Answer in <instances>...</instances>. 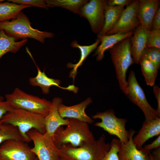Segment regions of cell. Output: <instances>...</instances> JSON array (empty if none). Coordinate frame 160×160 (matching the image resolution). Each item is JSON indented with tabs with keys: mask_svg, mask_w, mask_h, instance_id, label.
I'll list each match as a JSON object with an SVG mask.
<instances>
[{
	"mask_svg": "<svg viewBox=\"0 0 160 160\" xmlns=\"http://www.w3.org/2000/svg\"><path fill=\"white\" fill-rule=\"evenodd\" d=\"M68 119L65 128L60 127L53 136V141L58 148L63 146L77 148L95 140L88 123L74 119Z\"/></svg>",
	"mask_w": 160,
	"mask_h": 160,
	"instance_id": "obj_1",
	"label": "cell"
},
{
	"mask_svg": "<svg viewBox=\"0 0 160 160\" xmlns=\"http://www.w3.org/2000/svg\"><path fill=\"white\" fill-rule=\"evenodd\" d=\"M110 143L104 135L97 140L77 148L63 146L58 148L60 160H102L109 151Z\"/></svg>",
	"mask_w": 160,
	"mask_h": 160,
	"instance_id": "obj_2",
	"label": "cell"
},
{
	"mask_svg": "<svg viewBox=\"0 0 160 160\" xmlns=\"http://www.w3.org/2000/svg\"><path fill=\"white\" fill-rule=\"evenodd\" d=\"M0 121L17 127L28 143L31 141L27 134L31 129H34L43 134L46 132L44 117L25 110L13 108Z\"/></svg>",
	"mask_w": 160,
	"mask_h": 160,
	"instance_id": "obj_3",
	"label": "cell"
},
{
	"mask_svg": "<svg viewBox=\"0 0 160 160\" xmlns=\"http://www.w3.org/2000/svg\"><path fill=\"white\" fill-rule=\"evenodd\" d=\"M0 29L3 30L7 35L17 40L29 38L44 43L45 39L54 37L53 33L41 31L33 28L28 18L22 11L15 18L10 21L0 22Z\"/></svg>",
	"mask_w": 160,
	"mask_h": 160,
	"instance_id": "obj_4",
	"label": "cell"
},
{
	"mask_svg": "<svg viewBox=\"0 0 160 160\" xmlns=\"http://www.w3.org/2000/svg\"><path fill=\"white\" fill-rule=\"evenodd\" d=\"M130 37L120 41L108 49L119 87L125 95L128 85L126 79L127 71L134 63L131 53Z\"/></svg>",
	"mask_w": 160,
	"mask_h": 160,
	"instance_id": "obj_5",
	"label": "cell"
},
{
	"mask_svg": "<svg viewBox=\"0 0 160 160\" xmlns=\"http://www.w3.org/2000/svg\"><path fill=\"white\" fill-rule=\"evenodd\" d=\"M5 97L13 108L25 110L44 117L49 113L51 105V101L27 93L18 87Z\"/></svg>",
	"mask_w": 160,
	"mask_h": 160,
	"instance_id": "obj_6",
	"label": "cell"
},
{
	"mask_svg": "<svg viewBox=\"0 0 160 160\" xmlns=\"http://www.w3.org/2000/svg\"><path fill=\"white\" fill-rule=\"evenodd\" d=\"M92 118L101 119V121L96 123L95 126L102 128L111 135L116 136L121 143H125L128 140L129 132L125 127L127 120L116 117L113 109L97 112Z\"/></svg>",
	"mask_w": 160,
	"mask_h": 160,
	"instance_id": "obj_7",
	"label": "cell"
},
{
	"mask_svg": "<svg viewBox=\"0 0 160 160\" xmlns=\"http://www.w3.org/2000/svg\"><path fill=\"white\" fill-rule=\"evenodd\" d=\"M128 85L125 95L128 98L143 111L146 122L160 117L156 110L148 103L143 89L138 82L134 71L131 70L127 80Z\"/></svg>",
	"mask_w": 160,
	"mask_h": 160,
	"instance_id": "obj_8",
	"label": "cell"
},
{
	"mask_svg": "<svg viewBox=\"0 0 160 160\" xmlns=\"http://www.w3.org/2000/svg\"><path fill=\"white\" fill-rule=\"evenodd\" d=\"M33 144L31 148L39 160H58L59 149L55 144L52 137L43 134L34 129L27 133Z\"/></svg>",
	"mask_w": 160,
	"mask_h": 160,
	"instance_id": "obj_9",
	"label": "cell"
},
{
	"mask_svg": "<svg viewBox=\"0 0 160 160\" xmlns=\"http://www.w3.org/2000/svg\"><path fill=\"white\" fill-rule=\"evenodd\" d=\"M82 5L78 14L88 21L92 32L98 34L102 30L105 20L104 12L107 0H91Z\"/></svg>",
	"mask_w": 160,
	"mask_h": 160,
	"instance_id": "obj_10",
	"label": "cell"
},
{
	"mask_svg": "<svg viewBox=\"0 0 160 160\" xmlns=\"http://www.w3.org/2000/svg\"><path fill=\"white\" fill-rule=\"evenodd\" d=\"M37 157L27 143L22 140L9 139L0 145V160H35Z\"/></svg>",
	"mask_w": 160,
	"mask_h": 160,
	"instance_id": "obj_11",
	"label": "cell"
},
{
	"mask_svg": "<svg viewBox=\"0 0 160 160\" xmlns=\"http://www.w3.org/2000/svg\"><path fill=\"white\" fill-rule=\"evenodd\" d=\"M139 0H134L124 9L117 23L105 35L126 33L134 31L140 24L137 17Z\"/></svg>",
	"mask_w": 160,
	"mask_h": 160,
	"instance_id": "obj_12",
	"label": "cell"
},
{
	"mask_svg": "<svg viewBox=\"0 0 160 160\" xmlns=\"http://www.w3.org/2000/svg\"><path fill=\"white\" fill-rule=\"evenodd\" d=\"M90 97L77 104L67 106L61 103L58 107V111L63 118H72L89 124L94 122V120L89 116L85 112L86 108L92 102Z\"/></svg>",
	"mask_w": 160,
	"mask_h": 160,
	"instance_id": "obj_13",
	"label": "cell"
},
{
	"mask_svg": "<svg viewBox=\"0 0 160 160\" xmlns=\"http://www.w3.org/2000/svg\"><path fill=\"white\" fill-rule=\"evenodd\" d=\"M62 103V99L60 97H56L53 99L49 113L44 117L46 128L44 134L52 138L59 127L63 125H67L68 123V118H62L59 113L58 107Z\"/></svg>",
	"mask_w": 160,
	"mask_h": 160,
	"instance_id": "obj_14",
	"label": "cell"
},
{
	"mask_svg": "<svg viewBox=\"0 0 160 160\" xmlns=\"http://www.w3.org/2000/svg\"><path fill=\"white\" fill-rule=\"evenodd\" d=\"M129 136L128 141L120 144L118 152L119 160H150L149 152L142 149H138L133 141V138L135 131L133 129L129 130Z\"/></svg>",
	"mask_w": 160,
	"mask_h": 160,
	"instance_id": "obj_15",
	"label": "cell"
},
{
	"mask_svg": "<svg viewBox=\"0 0 160 160\" xmlns=\"http://www.w3.org/2000/svg\"><path fill=\"white\" fill-rule=\"evenodd\" d=\"M159 0H139L137 17L140 24L151 31L153 19L159 7Z\"/></svg>",
	"mask_w": 160,
	"mask_h": 160,
	"instance_id": "obj_16",
	"label": "cell"
},
{
	"mask_svg": "<svg viewBox=\"0 0 160 160\" xmlns=\"http://www.w3.org/2000/svg\"><path fill=\"white\" fill-rule=\"evenodd\" d=\"M35 64L37 69V74L34 77L30 78L29 82L33 86L40 87L43 94H48L49 92L50 88L53 86L63 89L73 91L75 93L78 92V88L73 85H69L66 87H61L60 86L61 81L60 80L49 77L44 71H42L39 67Z\"/></svg>",
	"mask_w": 160,
	"mask_h": 160,
	"instance_id": "obj_17",
	"label": "cell"
},
{
	"mask_svg": "<svg viewBox=\"0 0 160 160\" xmlns=\"http://www.w3.org/2000/svg\"><path fill=\"white\" fill-rule=\"evenodd\" d=\"M150 31L141 24L134 31L130 41L131 55L134 63H140L142 54L146 48L147 39Z\"/></svg>",
	"mask_w": 160,
	"mask_h": 160,
	"instance_id": "obj_18",
	"label": "cell"
},
{
	"mask_svg": "<svg viewBox=\"0 0 160 160\" xmlns=\"http://www.w3.org/2000/svg\"><path fill=\"white\" fill-rule=\"evenodd\" d=\"M160 118H158L149 122L144 121L137 134L133 138V141L138 149L149 139L160 135Z\"/></svg>",
	"mask_w": 160,
	"mask_h": 160,
	"instance_id": "obj_19",
	"label": "cell"
},
{
	"mask_svg": "<svg viewBox=\"0 0 160 160\" xmlns=\"http://www.w3.org/2000/svg\"><path fill=\"white\" fill-rule=\"evenodd\" d=\"M134 31L127 33H117L113 34L106 35L97 34V39L100 41L101 44L96 48L93 56H96L97 61L101 60L103 58L105 51L109 49L117 43L123 39L131 37Z\"/></svg>",
	"mask_w": 160,
	"mask_h": 160,
	"instance_id": "obj_20",
	"label": "cell"
},
{
	"mask_svg": "<svg viewBox=\"0 0 160 160\" xmlns=\"http://www.w3.org/2000/svg\"><path fill=\"white\" fill-rule=\"evenodd\" d=\"M124 6H111L107 5L105 9V20L103 27L99 34L105 35L112 30L119 20Z\"/></svg>",
	"mask_w": 160,
	"mask_h": 160,
	"instance_id": "obj_21",
	"label": "cell"
},
{
	"mask_svg": "<svg viewBox=\"0 0 160 160\" xmlns=\"http://www.w3.org/2000/svg\"><path fill=\"white\" fill-rule=\"evenodd\" d=\"M100 42V40L98 39H96L95 42L89 45H81L79 44L76 40H74L71 42V46L73 48H79L81 54L80 59L76 63L74 64L68 63L67 65L68 68H72L70 73L69 77L72 78L73 81L77 73L78 68L82 65L88 55L97 48Z\"/></svg>",
	"mask_w": 160,
	"mask_h": 160,
	"instance_id": "obj_22",
	"label": "cell"
},
{
	"mask_svg": "<svg viewBox=\"0 0 160 160\" xmlns=\"http://www.w3.org/2000/svg\"><path fill=\"white\" fill-rule=\"evenodd\" d=\"M14 38L7 35L2 30L0 29V59L8 52L15 53L27 42V39L19 41Z\"/></svg>",
	"mask_w": 160,
	"mask_h": 160,
	"instance_id": "obj_23",
	"label": "cell"
},
{
	"mask_svg": "<svg viewBox=\"0 0 160 160\" xmlns=\"http://www.w3.org/2000/svg\"><path fill=\"white\" fill-rule=\"evenodd\" d=\"M0 1V22L15 18L21 10L31 7L9 1Z\"/></svg>",
	"mask_w": 160,
	"mask_h": 160,
	"instance_id": "obj_24",
	"label": "cell"
},
{
	"mask_svg": "<svg viewBox=\"0 0 160 160\" xmlns=\"http://www.w3.org/2000/svg\"><path fill=\"white\" fill-rule=\"evenodd\" d=\"M139 63L147 85L151 87L153 86L159 69L152 63L144 57H141Z\"/></svg>",
	"mask_w": 160,
	"mask_h": 160,
	"instance_id": "obj_25",
	"label": "cell"
},
{
	"mask_svg": "<svg viewBox=\"0 0 160 160\" xmlns=\"http://www.w3.org/2000/svg\"><path fill=\"white\" fill-rule=\"evenodd\" d=\"M89 1L87 0H46L48 7H60L78 14L80 7Z\"/></svg>",
	"mask_w": 160,
	"mask_h": 160,
	"instance_id": "obj_26",
	"label": "cell"
},
{
	"mask_svg": "<svg viewBox=\"0 0 160 160\" xmlns=\"http://www.w3.org/2000/svg\"><path fill=\"white\" fill-rule=\"evenodd\" d=\"M11 139L22 140L28 143L17 127L0 121V145L4 141Z\"/></svg>",
	"mask_w": 160,
	"mask_h": 160,
	"instance_id": "obj_27",
	"label": "cell"
},
{
	"mask_svg": "<svg viewBox=\"0 0 160 160\" xmlns=\"http://www.w3.org/2000/svg\"><path fill=\"white\" fill-rule=\"evenodd\" d=\"M141 57H145L159 69L160 67V49L146 48L144 51Z\"/></svg>",
	"mask_w": 160,
	"mask_h": 160,
	"instance_id": "obj_28",
	"label": "cell"
},
{
	"mask_svg": "<svg viewBox=\"0 0 160 160\" xmlns=\"http://www.w3.org/2000/svg\"><path fill=\"white\" fill-rule=\"evenodd\" d=\"M120 144L119 140L113 139L110 143V149L102 160H119L118 153Z\"/></svg>",
	"mask_w": 160,
	"mask_h": 160,
	"instance_id": "obj_29",
	"label": "cell"
},
{
	"mask_svg": "<svg viewBox=\"0 0 160 160\" xmlns=\"http://www.w3.org/2000/svg\"><path fill=\"white\" fill-rule=\"evenodd\" d=\"M146 46V48L160 49V30L150 31L147 37Z\"/></svg>",
	"mask_w": 160,
	"mask_h": 160,
	"instance_id": "obj_30",
	"label": "cell"
},
{
	"mask_svg": "<svg viewBox=\"0 0 160 160\" xmlns=\"http://www.w3.org/2000/svg\"><path fill=\"white\" fill-rule=\"evenodd\" d=\"M9 2L17 4H23L31 6L43 8L48 9L46 0H9Z\"/></svg>",
	"mask_w": 160,
	"mask_h": 160,
	"instance_id": "obj_31",
	"label": "cell"
},
{
	"mask_svg": "<svg viewBox=\"0 0 160 160\" xmlns=\"http://www.w3.org/2000/svg\"><path fill=\"white\" fill-rule=\"evenodd\" d=\"M13 108L7 101L4 100V97L0 95V120L4 114Z\"/></svg>",
	"mask_w": 160,
	"mask_h": 160,
	"instance_id": "obj_32",
	"label": "cell"
},
{
	"mask_svg": "<svg viewBox=\"0 0 160 160\" xmlns=\"http://www.w3.org/2000/svg\"><path fill=\"white\" fill-rule=\"evenodd\" d=\"M160 147V135H159L157 138L151 143L145 145L141 148L144 151L150 152L153 149H155Z\"/></svg>",
	"mask_w": 160,
	"mask_h": 160,
	"instance_id": "obj_33",
	"label": "cell"
},
{
	"mask_svg": "<svg viewBox=\"0 0 160 160\" xmlns=\"http://www.w3.org/2000/svg\"><path fill=\"white\" fill-rule=\"evenodd\" d=\"M160 30V8L159 7L153 19L151 31Z\"/></svg>",
	"mask_w": 160,
	"mask_h": 160,
	"instance_id": "obj_34",
	"label": "cell"
},
{
	"mask_svg": "<svg viewBox=\"0 0 160 160\" xmlns=\"http://www.w3.org/2000/svg\"><path fill=\"white\" fill-rule=\"evenodd\" d=\"M132 1V0H108L107 5L111 6H127L130 4Z\"/></svg>",
	"mask_w": 160,
	"mask_h": 160,
	"instance_id": "obj_35",
	"label": "cell"
},
{
	"mask_svg": "<svg viewBox=\"0 0 160 160\" xmlns=\"http://www.w3.org/2000/svg\"><path fill=\"white\" fill-rule=\"evenodd\" d=\"M153 92L157 102L158 106L156 110L160 117V89L158 85H156L153 87Z\"/></svg>",
	"mask_w": 160,
	"mask_h": 160,
	"instance_id": "obj_36",
	"label": "cell"
},
{
	"mask_svg": "<svg viewBox=\"0 0 160 160\" xmlns=\"http://www.w3.org/2000/svg\"><path fill=\"white\" fill-rule=\"evenodd\" d=\"M151 155L153 160H160V147L155 149Z\"/></svg>",
	"mask_w": 160,
	"mask_h": 160,
	"instance_id": "obj_37",
	"label": "cell"
},
{
	"mask_svg": "<svg viewBox=\"0 0 160 160\" xmlns=\"http://www.w3.org/2000/svg\"><path fill=\"white\" fill-rule=\"evenodd\" d=\"M149 156L150 160H153L152 155L150 153L149 154Z\"/></svg>",
	"mask_w": 160,
	"mask_h": 160,
	"instance_id": "obj_38",
	"label": "cell"
},
{
	"mask_svg": "<svg viewBox=\"0 0 160 160\" xmlns=\"http://www.w3.org/2000/svg\"><path fill=\"white\" fill-rule=\"evenodd\" d=\"M4 1L3 0H0V1Z\"/></svg>",
	"mask_w": 160,
	"mask_h": 160,
	"instance_id": "obj_39",
	"label": "cell"
},
{
	"mask_svg": "<svg viewBox=\"0 0 160 160\" xmlns=\"http://www.w3.org/2000/svg\"><path fill=\"white\" fill-rule=\"evenodd\" d=\"M35 160H39L38 158H37H37H36V159Z\"/></svg>",
	"mask_w": 160,
	"mask_h": 160,
	"instance_id": "obj_40",
	"label": "cell"
},
{
	"mask_svg": "<svg viewBox=\"0 0 160 160\" xmlns=\"http://www.w3.org/2000/svg\"><path fill=\"white\" fill-rule=\"evenodd\" d=\"M58 160H60V159H58Z\"/></svg>",
	"mask_w": 160,
	"mask_h": 160,
	"instance_id": "obj_41",
	"label": "cell"
}]
</instances>
